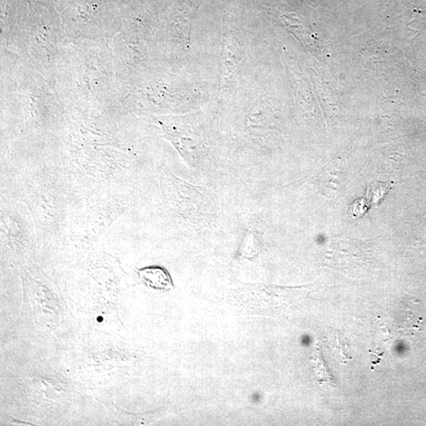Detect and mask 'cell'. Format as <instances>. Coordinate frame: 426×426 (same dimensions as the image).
<instances>
[{
	"instance_id": "1",
	"label": "cell",
	"mask_w": 426,
	"mask_h": 426,
	"mask_svg": "<svg viewBox=\"0 0 426 426\" xmlns=\"http://www.w3.org/2000/svg\"><path fill=\"white\" fill-rule=\"evenodd\" d=\"M139 276L145 285L156 290H169L173 287L172 281L165 268L154 266L142 268Z\"/></svg>"
},
{
	"instance_id": "2",
	"label": "cell",
	"mask_w": 426,
	"mask_h": 426,
	"mask_svg": "<svg viewBox=\"0 0 426 426\" xmlns=\"http://www.w3.org/2000/svg\"><path fill=\"white\" fill-rule=\"evenodd\" d=\"M388 191V187L386 183L373 182L368 187L367 197L371 200L372 203L378 204L385 198Z\"/></svg>"
},
{
	"instance_id": "3",
	"label": "cell",
	"mask_w": 426,
	"mask_h": 426,
	"mask_svg": "<svg viewBox=\"0 0 426 426\" xmlns=\"http://www.w3.org/2000/svg\"><path fill=\"white\" fill-rule=\"evenodd\" d=\"M368 204L365 199L356 200V201L351 205L350 213L353 217H361L364 215L368 209Z\"/></svg>"
},
{
	"instance_id": "4",
	"label": "cell",
	"mask_w": 426,
	"mask_h": 426,
	"mask_svg": "<svg viewBox=\"0 0 426 426\" xmlns=\"http://www.w3.org/2000/svg\"><path fill=\"white\" fill-rule=\"evenodd\" d=\"M259 394H255L254 401H259Z\"/></svg>"
}]
</instances>
